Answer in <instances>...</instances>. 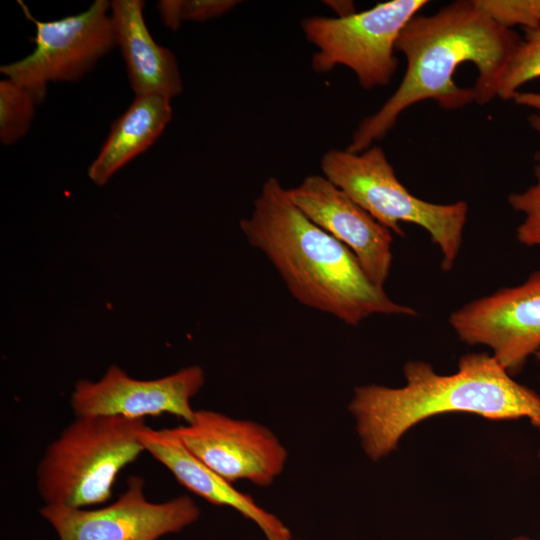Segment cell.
I'll return each mask as SVG.
<instances>
[{
	"mask_svg": "<svg viewBox=\"0 0 540 540\" xmlns=\"http://www.w3.org/2000/svg\"><path fill=\"white\" fill-rule=\"evenodd\" d=\"M517 105L534 108L540 111L539 92H517L512 99Z\"/></svg>",
	"mask_w": 540,
	"mask_h": 540,
	"instance_id": "cell-21",
	"label": "cell"
},
{
	"mask_svg": "<svg viewBox=\"0 0 540 540\" xmlns=\"http://www.w3.org/2000/svg\"><path fill=\"white\" fill-rule=\"evenodd\" d=\"M320 166L325 178L391 232L403 237L401 223L426 230L442 254V270L453 268L467 221L466 202L437 204L411 194L380 146L360 153L330 149L322 156Z\"/></svg>",
	"mask_w": 540,
	"mask_h": 540,
	"instance_id": "cell-5",
	"label": "cell"
},
{
	"mask_svg": "<svg viewBox=\"0 0 540 540\" xmlns=\"http://www.w3.org/2000/svg\"><path fill=\"white\" fill-rule=\"evenodd\" d=\"M293 540V539H292Z\"/></svg>",
	"mask_w": 540,
	"mask_h": 540,
	"instance_id": "cell-27",
	"label": "cell"
},
{
	"mask_svg": "<svg viewBox=\"0 0 540 540\" xmlns=\"http://www.w3.org/2000/svg\"><path fill=\"white\" fill-rule=\"evenodd\" d=\"M239 3L237 0H161L157 8L164 25L176 31L182 22H205L228 13Z\"/></svg>",
	"mask_w": 540,
	"mask_h": 540,
	"instance_id": "cell-18",
	"label": "cell"
},
{
	"mask_svg": "<svg viewBox=\"0 0 540 540\" xmlns=\"http://www.w3.org/2000/svg\"><path fill=\"white\" fill-rule=\"evenodd\" d=\"M172 119L171 99L156 95L136 96L112 124L97 157L88 168L96 185L106 184L129 161L147 150Z\"/></svg>",
	"mask_w": 540,
	"mask_h": 540,
	"instance_id": "cell-15",
	"label": "cell"
},
{
	"mask_svg": "<svg viewBox=\"0 0 540 540\" xmlns=\"http://www.w3.org/2000/svg\"><path fill=\"white\" fill-rule=\"evenodd\" d=\"M520 39L475 0H457L432 15L414 16L395 45L407 64L401 83L374 114L361 120L346 149H368L388 134L405 110L422 101L433 100L447 110L489 103L497 97Z\"/></svg>",
	"mask_w": 540,
	"mask_h": 540,
	"instance_id": "cell-1",
	"label": "cell"
},
{
	"mask_svg": "<svg viewBox=\"0 0 540 540\" xmlns=\"http://www.w3.org/2000/svg\"><path fill=\"white\" fill-rule=\"evenodd\" d=\"M42 517L59 540H158L196 522L200 509L187 495L153 503L144 496V480L133 476L112 504L87 510L45 505Z\"/></svg>",
	"mask_w": 540,
	"mask_h": 540,
	"instance_id": "cell-9",
	"label": "cell"
},
{
	"mask_svg": "<svg viewBox=\"0 0 540 540\" xmlns=\"http://www.w3.org/2000/svg\"><path fill=\"white\" fill-rule=\"evenodd\" d=\"M144 1H110L116 46L121 50L131 88L136 96L156 94L169 99L183 90L173 52L158 45L143 16Z\"/></svg>",
	"mask_w": 540,
	"mask_h": 540,
	"instance_id": "cell-14",
	"label": "cell"
},
{
	"mask_svg": "<svg viewBox=\"0 0 540 540\" xmlns=\"http://www.w3.org/2000/svg\"><path fill=\"white\" fill-rule=\"evenodd\" d=\"M240 229L306 307L350 326L375 314L417 315L372 283L352 251L307 218L275 177L264 182Z\"/></svg>",
	"mask_w": 540,
	"mask_h": 540,
	"instance_id": "cell-2",
	"label": "cell"
},
{
	"mask_svg": "<svg viewBox=\"0 0 540 540\" xmlns=\"http://www.w3.org/2000/svg\"><path fill=\"white\" fill-rule=\"evenodd\" d=\"M511 540H535V539H531V538H528V537L520 536V537L513 538V539H511Z\"/></svg>",
	"mask_w": 540,
	"mask_h": 540,
	"instance_id": "cell-24",
	"label": "cell"
},
{
	"mask_svg": "<svg viewBox=\"0 0 540 540\" xmlns=\"http://www.w3.org/2000/svg\"><path fill=\"white\" fill-rule=\"evenodd\" d=\"M538 458H539V460H540V448H539V450H538Z\"/></svg>",
	"mask_w": 540,
	"mask_h": 540,
	"instance_id": "cell-26",
	"label": "cell"
},
{
	"mask_svg": "<svg viewBox=\"0 0 540 540\" xmlns=\"http://www.w3.org/2000/svg\"><path fill=\"white\" fill-rule=\"evenodd\" d=\"M145 419L85 416L68 425L37 468L45 505L84 508L105 503L120 471L145 451Z\"/></svg>",
	"mask_w": 540,
	"mask_h": 540,
	"instance_id": "cell-4",
	"label": "cell"
},
{
	"mask_svg": "<svg viewBox=\"0 0 540 540\" xmlns=\"http://www.w3.org/2000/svg\"><path fill=\"white\" fill-rule=\"evenodd\" d=\"M204 382V371L196 365L153 380L132 378L120 367L112 365L98 381H78L71 396V406L77 417L144 419L168 413L189 423L195 413L191 399Z\"/></svg>",
	"mask_w": 540,
	"mask_h": 540,
	"instance_id": "cell-11",
	"label": "cell"
},
{
	"mask_svg": "<svg viewBox=\"0 0 540 540\" xmlns=\"http://www.w3.org/2000/svg\"><path fill=\"white\" fill-rule=\"evenodd\" d=\"M536 360L540 363V349L534 354Z\"/></svg>",
	"mask_w": 540,
	"mask_h": 540,
	"instance_id": "cell-25",
	"label": "cell"
},
{
	"mask_svg": "<svg viewBox=\"0 0 540 540\" xmlns=\"http://www.w3.org/2000/svg\"><path fill=\"white\" fill-rule=\"evenodd\" d=\"M139 438L145 451L189 491L211 504L235 509L254 522L266 540H292L290 530L278 517L193 456L169 429L154 430L146 426L140 431Z\"/></svg>",
	"mask_w": 540,
	"mask_h": 540,
	"instance_id": "cell-13",
	"label": "cell"
},
{
	"mask_svg": "<svg viewBox=\"0 0 540 540\" xmlns=\"http://www.w3.org/2000/svg\"><path fill=\"white\" fill-rule=\"evenodd\" d=\"M37 102L24 88L5 78L0 81V141L12 145L29 131Z\"/></svg>",
	"mask_w": 540,
	"mask_h": 540,
	"instance_id": "cell-16",
	"label": "cell"
},
{
	"mask_svg": "<svg viewBox=\"0 0 540 540\" xmlns=\"http://www.w3.org/2000/svg\"><path fill=\"white\" fill-rule=\"evenodd\" d=\"M427 0H391L345 17L313 16L301 20L305 38L317 51L311 60L317 73L341 65L370 90L388 85L396 73V41L404 26Z\"/></svg>",
	"mask_w": 540,
	"mask_h": 540,
	"instance_id": "cell-6",
	"label": "cell"
},
{
	"mask_svg": "<svg viewBox=\"0 0 540 540\" xmlns=\"http://www.w3.org/2000/svg\"><path fill=\"white\" fill-rule=\"evenodd\" d=\"M403 373L404 386H358L349 403L362 448L372 461L393 452L413 426L445 413L526 418L540 430V395L516 382L492 355L466 354L449 375L438 374L424 361H408Z\"/></svg>",
	"mask_w": 540,
	"mask_h": 540,
	"instance_id": "cell-3",
	"label": "cell"
},
{
	"mask_svg": "<svg viewBox=\"0 0 540 540\" xmlns=\"http://www.w3.org/2000/svg\"><path fill=\"white\" fill-rule=\"evenodd\" d=\"M491 19L502 27H540V0H475Z\"/></svg>",
	"mask_w": 540,
	"mask_h": 540,
	"instance_id": "cell-19",
	"label": "cell"
},
{
	"mask_svg": "<svg viewBox=\"0 0 540 540\" xmlns=\"http://www.w3.org/2000/svg\"><path fill=\"white\" fill-rule=\"evenodd\" d=\"M35 25L34 50L26 57L2 65L0 72L35 99L45 100L49 82L80 80L116 46L110 1L95 0L87 10L52 21L36 19L28 6L17 1Z\"/></svg>",
	"mask_w": 540,
	"mask_h": 540,
	"instance_id": "cell-7",
	"label": "cell"
},
{
	"mask_svg": "<svg viewBox=\"0 0 540 540\" xmlns=\"http://www.w3.org/2000/svg\"><path fill=\"white\" fill-rule=\"evenodd\" d=\"M523 30L499 84L497 97L502 100H512L521 86L540 78V27Z\"/></svg>",
	"mask_w": 540,
	"mask_h": 540,
	"instance_id": "cell-17",
	"label": "cell"
},
{
	"mask_svg": "<svg viewBox=\"0 0 540 540\" xmlns=\"http://www.w3.org/2000/svg\"><path fill=\"white\" fill-rule=\"evenodd\" d=\"M185 448L230 483L268 487L282 473L288 453L275 434L257 422L197 410L186 425L169 429Z\"/></svg>",
	"mask_w": 540,
	"mask_h": 540,
	"instance_id": "cell-8",
	"label": "cell"
},
{
	"mask_svg": "<svg viewBox=\"0 0 540 540\" xmlns=\"http://www.w3.org/2000/svg\"><path fill=\"white\" fill-rule=\"evenodd\" d=\"M287 193L307 218L352 251L372 283L384 288L393 261L388 228L323 175H309Z\"/></svg>",
	"mask_w": 540,
	"mask_h": 540,
	"instance_id": "cell-12",
	"label": "cell"
},
{
	"mask_svg": "<svg viewBox=\"0 0 540 540\" xmlns=\"http://www.w3.org/2000/svg\"><path fill=\"white\" fill-rule=\"evenodd\" d=\"M536 183L525 191L508 196L509 205L524 215L516 229L517 240L525 246H540V164L534 169Z\"/></svg>",
	"mask_w": 540,
	"mask_h": 540,
	"instance_id": "cell-20",
	"label": "cell"
},
{
	"mask_svg": "<svg viewBox=\"0 0 540 540\" xmlns=\"http://www.w3.org/2000/svg\"><path fill=\"white\" fill-rule=\"evenodd\" d=\"M449 324L462 342L489 347L512 376L519 373L540 349V269L455 310Z\"/></svg>",
	"mask_w": 540,
	"mask_h": 540,
	"instance_id": "cell-10",
	"label": "cell"
},
{
	"mask_svg": "<svg viewBox=\"0 0 540 540\" xmlns=\"http://www.w3.org/2000/svg\"><path fill=\"white\" fill-rule=\"evenodd\" d=\"M325 4L338 13L337 17L349 16L356 12L352 1H325Z\"/></svg>",
	"mask_w": 540,
	"mask_h": 540,
	"instance_id": "cell-22",
	"label": "cell"
},
{
	"mask_svg": "<svg viewBox=\"0 0 540 540\" xmlns=\"http://www.w3.org/2000/svg\"><path fill=\"white\" fill-rule=\"evenodd\" d=\"M530 126L540 134V111L533 113L528 118ZM534 159L537 161V164H540V151L537 152L534 156Z\"/></svg>",
	"mask_w": 540,
	"mask_h": 540,
	"instance_id": "cell-23",
	"label": "cell"
}]
</instances>
